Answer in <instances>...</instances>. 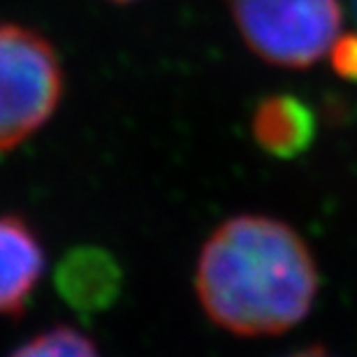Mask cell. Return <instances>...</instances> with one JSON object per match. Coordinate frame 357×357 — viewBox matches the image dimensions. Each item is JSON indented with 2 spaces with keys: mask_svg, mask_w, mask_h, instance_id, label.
<instances>
[{
  "mask_svg": "<svg viewBox=\"0 0 357 357\" xmlns=\"http://www.w3.org/2000/svg\"><path fill=\"white\" fill-rule=\"evenodd\" d=\"M121 281L119 262L98 246H77L68 251L54 274L56 292L82 316L109 309L119 297Z\"/></svg>",
  "mask_w": 357,
  "mask_h": 357,
  "instance_id": "obj_5",
  "label": "cell"
},
{
  "mask_svg": "<svg viewBox=\"0 0 357 357\" xmlns=\"http://www.w3.org/2000/svg\"><path fill=\"white\" fill-rule=\"evenodd\" d=\"M332 63L334 70L346 77V79H357V35H346L339 38L332 47Z\"/></svg>",
  "mask_w": 357,
  "mask_h": 357,
  "instance_id": "obj_8",
  "label": "cell"
},
{
  "mask_svg": "<svg viewBox=\"0 0 357 357\" xmlns=\"http://www.w3.org/2000/svg\"><path fill=\"white\" fill-rule=\"evenodd\" d=\"M10 357H102L98 346L70 325H56L52 330L35 334L19 346Z\"/></svg>",
  "mask_w": 357,
  "mask_h": 357,
  "instance_id": "obj_7",
  "label": "cell"
},
{
  "mask_svg": "<svg viewBox=\"0 0 357 357\" xmlns=\"http://www.w3.org/2000/svg\"><path fill=\"white\" fill-rule=\"evenodd\" d=\"M253 135L267 153L295 158L316 137V116L295 96H269L255 109Z\"/></svg>",
  "mask_w": 357,
  "mask_h": 357,
  "instance_id": "obj_6",
  "label": "cell"
},
{
  "mask_svg": "<svg viewBox=\"0 0 357 357\" xmlns=\"http://www.w3.org/2000/svg\"><path fill=\"white\" fill-rule=\"evenodd\" d=\"M353 10H355V17H357V0H353Z\"/></svg>",
  "mask_w": 357,
  "mask_h": 357,
  "instance_id": "obj_11",
  "label": "cell"
},
{
  "mask_svg": "<svg viewBox=\"0 0 357 357\" xmlns=\"http://www.w3.org/2000/svg\"><path fill=\"white\" fill-rule=\"evenodd\" d=\"M288 357H330L327 355L323 348H306V351H299V353H295V355H288Z\"/></svg>",
  "mask_w": 357,
  "mask_h": 357,
  "instance_id": "obj_9",
  "label": "cell"
},
{
  "mask_svg": "<svg viewBox=\"0 0 357 357\" xmlns=\"http://www.w3.org/2000/svg\"><path fill=\"white\" fill-rule=\"evenodd\" d=\"M248 49L283 68H309L332 52L339 0H225Z\"/></svg>",
  "mask_w": 357,
  "mask_h": 357,
  "instance_id": "obj_3",
  "label": "cell"
},
{
  "mask_svg": "<svg viewBox=\"0 0 357 357\" xmlns=\"http://www.w3.org/2000/svg\"><path fill=\"white\" fill-rule=\"evenodd\" d=\"M45 274V248L24 216H0V316H24Z\"/></svg>",
  "mask_w": 357,
  "mask_h": 357,
  "instance_id": "obj_4",
  "label": "cell"
},
{
  "mask_svg": "<svg viewBox=\"0 0 357 357\" xmlns=\"http://www.w3.org/2000/svg\"><path fill=\"white\" fill-rule=\"evenodd\" d=\"M109 3H119V5H126V3H135V0H109Z\"/></svg>",
  "mask_w": 357,
  "mask_h": 357,
  "instance_id": "obj_10",
  "label": "cell"
},
{
  "mask_svg": "<svg viewBox=\"0 0 357 357\" xmlns=\"http://www.w3.org/2000/svg\"><path fill=\"white\" fill-rule=\"evenodd\" d=\"M195 290L204 313L237 337L281 334L309 316L318 269L306 241L269 216H234L206 239Z\"/></svg>",
  "mask_w": 357,
  "mask_h": 357,
  "instance_id": "obj_1",
  "label": "cell"
},
{
  "mask_svg": "<svg viewBox=\"0 0 357 357\" xmlns=\"http://www.w3.org/2000/svg\"><path fill=\"white\" fill-rule=\"evenodd\" d=\"M66 93L59 52L45 35L0 24V153L42 130Z\"/></svg>",
  "mask_w": 357,
  "mask_h": 357,
  "instance_id": "obj_2",
  "label": "cell"
}]
</instances>
